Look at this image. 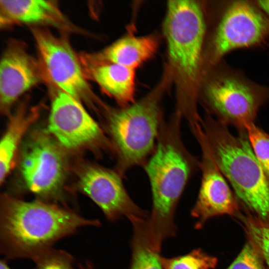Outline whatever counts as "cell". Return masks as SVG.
I'll use <instances>...</instances> for the list:
<instances>
[{
  "label": "cell",
  "mask_w": 269,
  "mask_h": 269,
  "mask_svg": "<svg viewBox=\"0 0 269 269\" xmlns=\"http://www.w3.org/2000/svg\"><path fill=\"white\" fill-rule=\"evenodd\" d=\"M166 46L164 72L175 94V113L193 130L201 124L197 103L203 81L206 33L204 9L197 1L170 0L163 23Z\"/></svg>",
  "instance_id": "1"
},
{
  "label": "cell",
  "mask_w": 269,
  "mask_h": 269,
  "mask_svg": "<svg viewBox=\"0 0 269 269\" xmlns=\"http://www.w3.org/2000/svg\"><path fill=\"white\" fill-rule=\"evenodd\" d=\"M100 224L55 204L4 195L0 200V251L6 259L34 261L80 228Z\"/></svg>",
  "instance_id": "2"
},
{
  "label": "cell",
  "mask_w": 269,
  "mask_h": 269,
  "mask_svg": "<svg viewBox=\"0 0 269 269\" xmlns=\"http://www.w3.org/2000/svg\"><path fill=\"white\" fill-rule=\"evenodd\" d=\"M182 117L174 112L162 121L155 148L142 166L148 178L152 210L148 220L154 247L160 250L164 240L175 234V210L192 175L200 169V160L186 148L181 137Z\"/></svg>",
  "instance_id": "3"
},
{
  "label": "cell",
  "mask_w": 269,
  "mask_h": 269,
  "mask_svg": "<svg viewBox=\"0 0 269 269\" xmlns=\"http://www.w3.org/2000/svg\"><path fill=\"white\" fill-rule=\"evenodd\" d=\"M201 126L219 169L245 211L269 222V182L250 145L246 130L233 134L209 114Z\"/></svg>",
  "instance_id": "4"
},
{
  "label": "cell",
  "mask_w": 269,
  "mask_h": 269,
  "mask_svg": "<svg viewBox=\"0 0 269 269\" xmlns=\"http://www.w3.org/2000/svg\"><path fill=\"white\" fill-rule=\"evenodd\" d=\"M170 84L165 75L157 86L132 104L103 109L106 128L117 159L116 170L124 177L131 168L143 166L153 152L164 119L162 95Z\"/></svg>",
  "instance_id": "5"
},
{
  "label": "cell",
  "mask_w": 269,
  "mask_h": 269,
  "mask_svg": "<svg viewBox=\"0 0 269 269\" xmlns=\"http://www.w3.org/2000/svg\"><path fill=\"white\" fill-rule=\"evenodd\" d=\"M203 86L202 100L207 114L237 131L255 123L260 109L269 100V88L231 71H218Z\"/></svg>",
  "instance_id": "6"
},
{
  "label": "cell",
  "mask_w": 269,
  "mask_h": 269,
  "mask_svg": "<svg viewBox=\"0 0 269 269\" xmlns=\"http://www.w3.org/2000/svg\"><path fill=\"white\" fill-rule=\"evenodd\" d=\"M32 33L44 79L81 103L102 105L88 84L80 59L68 41L41 28H33Z\"/></svg>",
  "instance_id": "7"
},
{
  "label": "cell",
  "mask_w": 269,
  "mask_h": 269,
  "mask_svg": "<svg viewBox=\"0 0 269 269\" xmlns=\"http://www.w3.org/2000/svg\"><path fill=\"white\" fill-rule=\"evenodd\" d=\"M269 37V18L258 6L247 1H232L213 35L210 62L215 64L230 52L259 45Z\"/></svg>",
  "instance_id": "8"
},
{
  "label": "cell",
  "mask_w": 269,
  "mask_h": 269,
  "mask_svg": "<svg viewBox=\"0 0 269 269\" xmlns=\"http://www.w3.org/2000/svg\"><path fill=\"white\" fill-rule=\"evenodd\" d=\"M48 131L58 143L69 150L92 146L114 152L111 141L82 103L59 90L51 103Z\"/></svg>",
  "instance_id": "9"
},
{
  "label": "cell",
  "mask_w": 269,
  "mask_h": 269,
  "mask_svg": "<svg viewBox=\"0 0 269 269\" xmlns=\"http://www.w3.org/2000/svg\"><path fill=\"white\" fill-rule=\"evenodd\" d=\"M57 141L47 134L32 136L23 150L21 172L28 189L44 198H54L61 186L65 162Z\"/></svg>",
  "instance_id": "10"
},
{
  "label": "cell",
  "mask_w": 269,
  "mask_h": 269,
  "mask_svg": "<svg viewBox=\"0 0 269 269\" xmlns=\"http://www.w3.org/2000/svg\"><path fill=\"white\" fill-rule=\"evenodd\" d=\"M201 150V184L191 215L197 219L196 229L210 218L222 215L236 217L241 211L239 204L230 185L216 164L202 127L192 132Z\"/></svg>",
  "instance_id": "11"
},
{
  "label": "cell",
  "mask_w": 269,
  "mask_h": 269,
  "mask_svg": "<svg viewBox=\"0 0 269 269\" xmlns=\"http://www.w3.org/2000/svg\"><path fill=\"white\" fill-rule=\"evenodd\" d=\"M123 176L116 170L87 165L78 174L80 190L94 202L110 221L123 216L149 219L148 213L138 206L128 194Z\"/></svg>",
  "instance_id": "12"
},
{
  "label": "cell",
  "mask_w": 269,
  "mask_h": 269,
  "mask_svg": "<svg viewBox=\"0 0 269 269\" xmlns=\"http://www.w3.org/2000/svg\"><path fill=\"white\" fill-rule=\"evenodd\" d=\"M44 76L38 61L24 46L12 42L5 49L0 64V105L4 114L16 101L39 83Z\"/></svg>",
  "instance_id": "13"
},
{
  "label": "cell",
  "mask_w": 269,
  "mask_h": 269,
  "mask_svg": "<svg viewBox=\"0 0 269 269\" xmlns=\"http://www.w3.org/2000/svg\"><path fill=\"white\" fill-rule=\"evenodd\" d=\"M80 60L86 75L102 91L114 99L120 107L135 102V70L115 63L97 61L89 54Z\"/></svg>",
  "instance_id": "14"
},
{
  "label": "cell",
  "mask_w": 269,
  "mask_h": 269,
  "mask_svg": "<svg viewBox=\"0 0 269 269\" xmlns=\"http://www.w3.org/2000/svg\"><path fill=\"white\" fill-rule=\"evenodd\" d=\"M0 6L4 24L18 22L50 25L68 31L75 29L54 1L1 0Z\"/></svg>",
  "instance_id": "15"
},
{
  "label": "cell",
  "mask_w": 269,
  "mask_h": 269,
  "mask_svg": "<svg viewBox=\"0 0 269 269\" xmlns=\"http://www.w3.org/2000/svg\"><path fill=\"white\" fill-rule=\"evenodd\" d=\"M159 41L155 35H125L99 52L89 54L94 59L136 69L156 53Z\"/></svg>",
  "instance_id": "16"
},
{
  "label": "cell",
  "mask_w": 269,
  "mask_h": 269,
  "mask_svg": "<svg viewBox=\"0 0 269 269\" xmlns=\"http://www.w3.org/2000/svg\"><path fill=\"white\" fill-rule=\"evenodd\" d=\"M38 111L19 109L11 117L0 142V181L2 184L12 167L19 144L38 116Z\"/></svg>",
  "instance_id": "17"
},
{
  "label": "cell",
  "mask_w": 269,
  "mask_h": 269,
  "mask_svg": "<svg viewBox=\"0 0 269 269\" xmlns=\"http://www.w3.org/2000/svg\"><path fill=\"white\" fill-rule=\"evenodd\" d=\"M148 220L140 218L130 220L134 231L130 269H163L160 251L155 248L151 240Z\"/></svg>",
  "instance_id": "18"
},
{
  "label": "cell",
  "mask_w": 269,
  "mask_h": 269,
  "mask_svg": "<svg viewBox=\"0 0 269 269\" xmlns=\"http://www.w3.org/2000/svg\"><path fill=\"white\" fill-rule=\"evenodd\" d=\"M242 225L249 241L257 250L269 269V222L247 212H241L236 217Z\"/></svg>",
  "instance_id": "19"
},
{
  "label": "cell",
  "mask_w": 269,
  "mask_h": 269,
  "mask_svg": "<svg viewBox=\"0 0 269 269\" xmlns=\"http://www.w3.org/2000/svg\"><path fill=\"white\" fill-rule=\"evenodd\" d=\"M160 262L163 269H212L216 267L217 259L198 249L173 258L160 257Z\"/></svg>",
  "instance_id": "20"
},
{
  "label": "cell",
  "mask_w": 269,
  "mask_h": 269,
  "mask_svg": "<svg viewBox=\"0 0 269 269\" xmlns=\"http://www.w3.org/2000/svg\"><path fill=\"white\" fill-rule=\"evenodd\" d=\"M253 152L269 182V134L255 124L245 127Z\"/></svg>",
  "instance_id": "21"
},
{
  "label": "cell",
  "mask_w": 269,
  "mask_h": 269,
  "mask_svg": "<svg viewBox=\"0 0 269 269\" xmlns=\"http://www.w3.org/2000/svg\"><path fill=\"white\" fill-rule=\"evenodd\" d=\"M34 262L35 269H75L72 255L60 250L52 249Z\"/></svg>",
  "instance_id": "22"
},
{
  "label": "cell",
  "mask_w": 269,
  "mask_h": 269,
  "mask_svg": "<svg viewBox=\"0 0 269 269\" xmlns=\"http://www.w3.org/2000/svg\"><path fill=\"white\" fill-rule=\"evenodd\" d=\"M227 269H267L262 258L248 241L242 250Z\"/></svg>",
  "instance_id": "23"
},
{
  "label": "cell",
  "mask_w": 269,
  "mask_h": 269,
  "mask_svg": "<svg viewBox=\"0 0 269 269\" xmlns=\"http://www.w3.org/2000/svg\"><path fill=\"white\" fill-rule=\"evenodd\" d=\"M256 4L269 18V0H257Z\"/></svg>",
  "instance_id": "24"
},
{
  "label": "cell",
  "mask_w": 269,
  "mask_h": 269,
  "mask_svg": "<svg viewBox=\"0 0 269 269\" xmlns=\"http://www.w3.org/2000/svg\"><path fill=\"white\" fill-rule=\"evenodd\" d=\"M0 269H11L7 264L6 259L1 260L0 262Z\"/></svg>",
  "instance_id": "25"
},
{
  "label": "cell",
  "mask_w": 269,
  "mask_h": 269,
  "mask_svg": "<svg viewBox=\"0 0 269 269\" xmlns=\"http://www.w3.org/2000/svg\"><path fill=\"white\" fill-rule=\"evenodd\" d=\"M80 269H94L90 264L87 263L84 266H80Z\"/></svg>",
  "instance_id": "26"
}]
</instances>
